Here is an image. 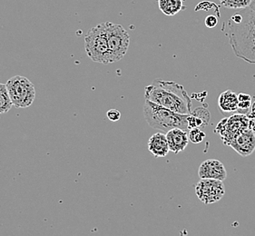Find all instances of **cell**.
I'll use <instances>...</instances> for the list:
<instances>
[{
	"instance_id": "obj_1",
	"label": "cell",
	"mask_w": 255,
	"mask_h": 236,
	"mask_svg": "<svg viewBox=\"0 0 255 236\" xmlns=\"http://www.w3.org/2000/svg\"><path fill=\"white\" fill-rule=\"evenodd\" d=\"M144 98L176 113H192V99L184 87L177 83L155 79L144 88Z\"/></svg>"
},
{
	"instance_id": "obj_2",
	"label": "cell",
	"mask_w": 255,
	"mask_h": 236,
	"mask_svg": "<svg viewBox=\"0 0 255 236\" xmlns=\"http://www.w3.org/2000/svg\"><path fill=\"white\" fill-rule=\"evenodd\" d=\"M143 116L148 124L153 129L166 133L171 129H188V116L176 113L157 104L145 100L143 106Z\"/></svg>"
},
{
	"instance_id": "obj_3",
	"label": "cell",
	"mask_w": 255,
	"mask_h": 236,
	"mask_svg": "<svg viewBox=\"0 0 255 236\" xmlns=\"http://www.w3.org/2000/svg\"><path fill=\"white\" fill-rule=\"evenodd\" d=\"M228 38L235 56L255 64V28L242 21L228 22Z\"/></svg>"
},
{
	"instance_id": "obj_4",
	"label": "cell",
	"mask_w": 255,
	"mask_h": 236,
	"mask_svg": "<svg viewBox=\"0 0 255 236\" xmlns=\"http://www.w3.org/2000/svg\"><path fill=\"white\" fill-rule=\"evenodd\" d=\"M85 49L89 58L104 65L111 64L106 23L98 24L85 36Z\"/></svg>"
},
{
	"instance_id": "obj_5",
	"label": "cell",
	"mask_w": 255,
	"mask_h": 236,
	"mask_svg": "<svg viewBox=\"0 0 255 236\" xmlns=\"http://www.w3.org/2000/svg\"><path fill=\"white\" fill-rule=\"evenodd\" d=\"M5 86L15 108H29L35 101L36 88L34 84L26 77L22 76L11 77Z\"/></svg>"
},
{
	"instance_id": "obj_6",
	"label": "cell",
	"mask_w": 255,
	"mask_h": 236,
	"mask_svg": "<svg viewBox=\"0 0 255 236\" xmlns=\"http://www.w3.org/2000/svg\"><path fill=\"white\" fill-rule=\"evenodd\" d=\"M108 32V46L111 63L120 61L126 56L130 45V36L123 26L106 22Z\"/></svg>"
},
{
	"instance_id": "obj_7",
	"label": "cell",
	"mask_w": 255,
	"mask_h": 236,
	"mask_svg": "<svg viewBox=\"0 0 255 236\" xmlns=\"http://www.w3.org/2000/svg\"><path fill=\"white\" fill-rule=\"evenodd\" d=\"M248 127L249 119L243 116V114H237L221 121L215 129V132H218L224 143L229 145L237 135L249 129Z\"/></svg>"
},
{
	"instance_id": "obj_8",
	"label": "cell",
	"mask_w": 255,
	"mask_h": 236,
	"mask_svg": "<svg viewBox=\"0 0 255 236\" xmlns=\"http://www.w3.org/2000/svg\"><path fill=\"white\" fill-rule=\"evenodd\" d=\"M197 197L204 205H212L219 202L225 194L224 181L211 178H201L195 185Z\"/></svg>"
},
{
	"instance_id": "obj_9",
	"label": "cell",
	"mask_w": 255,
	"mask_h": 236,
	"mask_svg": "<svg viewBox=\"0 0 255 236\" xmlns=\"http://www.w3.org/2000/svg\"><path fill=\"white\" fill-rule=\"evenodd\" d=\"M238 154L246 157L255 150V134L252 129H247L237 135L229 144Z\"/></svg>"
},
{
	"instance_id": "obj_10",
	"label": "cell",
	"mask_w": 255,
	"mask_h": 236,
	"mask_svg": "<svg viewBox=\"0 0 255 236\" xmlns=\"http://www.w3.org/2000/svg\"><path fill=\"white\" fill-rule=\"evenodd\" d=\"M198 175L200 178L225 181L227 177V171L225 169V165L218 160L208 159L200 165Z\"/></svg>"
},
{
	"instance_id": "obj_11",
	"label": "cell",
	"mask_w": 255,
	"mask_h": 236,
	"mask_svg": "<svg viewBox=\"0 0 255 236\" xmlns=\"http://www.w3.org/2000/svg\"><path fill=\"white\" fill-rule=\"evenodd\" d=\"M165 134L168 141L170 151L174 154H178L184 151L188 145L190 140L186 130L182 128L171 129Z\"/></svg>"
},
{
	"instance_id": "obj_12",
	"label": "cell",
	"mask_w": 255,
	"mask_h": 236,
	"mask_svg": "<svg viewBox=\"0 0 255 236\" xmlns=\"http://www.w3.org/2000/svg\"><path fill=\"white\" fill-rule=\"evenodd\" d=\"M148 149L155 157H164L170 152L166 134L161 132L153 134L148 141Z\"/></svg>"
},
{
	"instance_id": "obj_13",
	"label": "cell",
	"mask_w": 255,
	"mask_h": 236,
	"mask_svg": "<svg viewBox=\"0 0 255 236\" xmlns=\"http://www.w3.org/2000/svg\"><path fill=\"white\" fill-rule=\"evenodd\" d=\"M218 105L223 113L235 112L239 107L238 95L232 90H226L220 95Z\"/></svg>"
},
{
	"instance_id": "obj_14",
	"label": "cell",
	"mask_w": 255,
	"mask_h": 236,
	"mask_svg": "<svg viewBox=\"0 0 255 236\" xmlns=\"http://www.w3.org/2000/svg\"><path fill=\"white\" fill-rule=\"evenodd\" d=\"M210 120L209 111L205 108H196L188 116V129L206 126Z\"/></svg>"
},
{
	"instance_id": "obj_15",
	"label": "cell",
	"mask_w": 255,
	"mask_h": 236,
	"mask_svg": "<svg viewBox=\"0 0 255 236\" xmlns=\"http://www.w3.org/2000/svg\"><path fill=\"white\" fill-rule=\"evenodd\" d=\"M158 5L160 10L169 16L175 15L185 8L184 0H159Z\"/></svg>"
},
{
	"instance_id": "obj_16",
	"label": "cell",
	"mask_w": 255,
	"mask_h": 236,
	"mask_svg": "<svg viewBox=\"0 0 255 236\" xmlns=\"http://www.w3.org/2000/svg\"><path fill=\"white\" fill-rule=\"evenodd\" d=\"M13 107L5 84L0 83V114L7 113Z\"/></svg>"
},
{
	"instance_id": "obj_17",
	"label": "cell",
	"mask_w": 255,
	"mask_h": 236,
	"mask_svg": "<svg viewBox=\"0 0 255 236\" xmlns=\"http://www.w3.org/2000/svg\"><path fill=\"white\" fill-rule=\"evenodd\" d=\"M220 2L226 8L243 9L250 5L252 0H220Z\"/></svg>"
},
{
	"instance_id": "obj_18",
	"label": "cell",
	"mask_w": 255,
	"mask_h": 236,
	"mask_svg": "<svg viewBox=\"0 0 255 236\" xmlns=\"http://www.w3.org/2000/svg\"><path fill=\"white\" fill-rule=\"evenodd\" d=\"M189 140L194 144H200L204 141L205 138V133L199 128L194 127L189 130Z\"/></svg>"
},
{
	"instance_id": "obj_19",
	"label": "cell",
	"mask_w": 255,
	"mask_h": 236,
	"mask_svg": "<svg viewBox=\"0 0 255 236\" xmlns=\"http://www.w3.org/2000/svg\"><path fill=\"white\" fill-rule=\"evenodd\" d=\"M239 98V107L237 111L240 114H243L245 110H248L251 107V100L252 98L247 94H240L238 95Z\"/></svg>"
},
{
	"instance_id": "obj_20",
	"label": "cell",
	"mask_w": 255,
	"mask_h": 236,
	"mask_svg": "<svg viewBox=\"0 0 255 236\" xmlns=\"http://www.w3.org/2000/svg\"><path fill=\"white\" fill-rule=\"evenodd\" d=\"M107 117L110 121L118 122L121 118V113L118 111V109H111V110L108 111Z\"/></svg>"
},
{
	"instance_id": "obj_21",
	"label": "cell",
	"mask_w": 255,
	"mask_h": 236,
	"mask_svg": "<svg viewBox=\"0 0 255 236\" xmlns=\"http://www.w3.org/2000/svg\"><path fill=\"white\" fill-rule=\"evenodd\" d=\"M204 23H205V26L208 28H214L218 24V18L215 15H210L205 18Z\"/></svg>"
},
{
	"instance_id": "obj_22",
	"label": "cell",
	"mask_w": 255,
	"mask_h": 236,
	"mask_svg": "<svg viewBox=\"0 0 255 236\" xmlns=\"http://www.w3.org/2000/svg\"><path fill=\"white\" fill-rule=\"evenodd\" d=\"M250 7H252V8H254V9H255V0H252V2H251L250 5H249Z\"/></svg>"
},
{
	"instance_id": "obj_23",
	"label": "cell",
	"mask_w": 255,
	"mask_h": 236,
	"mask_svg": "<svg viewBox=\"0 0 255 236\" xmlns=\"http://www.w3.org/2000/svg\"><path fill=\"white\" fill-rule=\"evenodd\" d=\"M157 1H159V0H157Z\"/></svg>"
}]
</instances>
